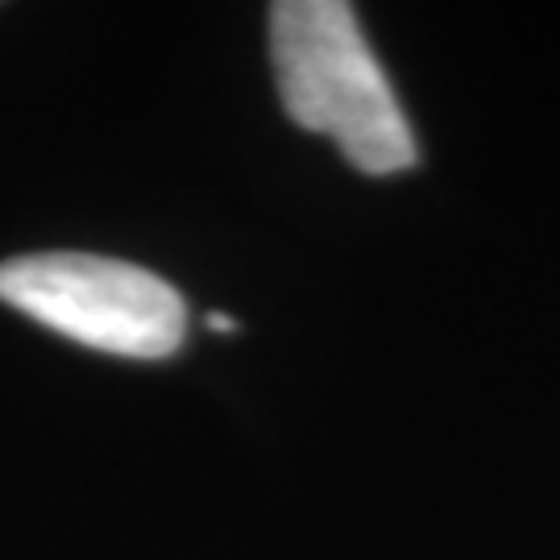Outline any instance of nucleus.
I'll return each instance as SVG.
<instances>
[{
    "label": "nucleus",
    "instance_id": "7ed1b4c3",
    "mask_svg": "<svg viewBox=\"0 0 560 560\" xmlns=\"http://www.w3.org/2000/svg\"><path fill=\"white\" fill-rule=\"evenodd\" d=\"M208 328H212V332H233V328H237V324L229 320V316H224V312H217V316H208Z\"/></svg>",
    "mask_w": 560,
    "mask_h": 560
},
{
    "label": "nucleus",
    "instance_id": "f257e3e1",
    "mask_svg": "<svg viewBox=\"0 0 560 560\" xmlns=\"http://www.w3.org/2000/svg\"><path fill=\"white\" fill-rule=\"evenodd\" d=\"M270 62L287 117L337 141L345 162H353L361 175H402L420 162L416 133L361 34L353 4H270Z\"/></svg>",
    "mask_w": 560,
    "mask_h": 560
},
{
    "label": "nucleus",
    "instance_id": "f03ea898",
    "mask_svg": "<svg viewBox=\"0 0 560 560\" xmlns=\"http://www.w3.org/2000/svg\"><path fill=\"white\" fill-rule=\"evenodd\" d=\"M0 303L96 353L159 361L187 337V303L133 261L50 249L0 261Z\"/></svg>",
    "mask_w": 560,
    "mask_h": 560
}]
</instances>
